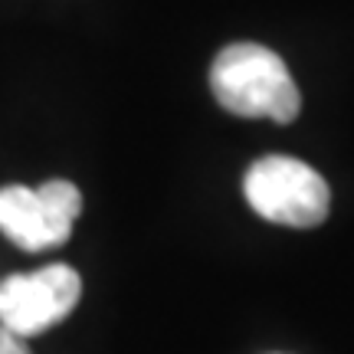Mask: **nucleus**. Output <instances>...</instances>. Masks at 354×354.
Wrapping results in <instances>:
<instances>
[{
  "label": "nucleus",
  "mask_w": 354,
  "mask_h": 354,
  "mask_svg": "<svg viewBox=\"0 0 354 354\" xmlns=\"http://www.w3.org/2000/svg\"><path fill=\"white\" fill-rule=\"evenodd\" d=\"M0 230L26 253L63 246L73 233L50 214L37 187H20V184L0 187Z\"/></svg>",
  "instance_id": "20e7f679"
},
{
  "label": "nucleus",
  "mask_w": 354,
  "mask_h": 354,
  "mask_svg": "<svg viewBox=\"0 0 354 354\" xmlns=\"http://www.w3.org/2000/svg\"><path fill=\"white\" fill-rule=\"evenodd\" d=\"M0 354H30V351H26L24 338L10 335L7 328H0Z\"/></svg>",
  "instance_id": "39448f33"
},
{
  "label": "nucleus",
  "mask_w": 354,
  "mask_h": 354,
  "mask_svg": "<svg viewBox=\"0 0 354 354\" xmlns=\"http://www.w3.org/2000/svg\"><path fill=\"white\" fill-rule=\"evenodd\" d=\"M214 99L240 118H272L289 125L299 118L302 95L286 63L269 46L233 43L216 53L210 66Z\"/></svg>",
  "instance_id": "f257e3e1"
},
{
  "label": "nucleus",
  "mask_w": 354,
  "mask_h": 354,
  "mask_svg": "<svg viewBox=\"0 0 354 354\" xmlns=\"http://www.w3.org/2000/svg\"><path fill=\"white\" fill-rule=\"evenodd\" d=\"M243 194L250 207L269 223L295 230L318 227L331 207V190L325 177L289 154L259 158L243 177Z\"/></svg>",
  "instance_id": "f03ea898"
},
{
  "label": "nucleus",
  "mask_w": 354,
  "mask_h": 354,
  "mask_svg": "<svg viewBox=\"0 0 354 354\" xmlns=\"http://www.w3.org/2000/svg\"><path fill=\"white\" fill-rule=\"evenodd\" d=\"M82 295V279L73 266L53 263L37 272L7 276L0 282V328L30 338L59 325Z\"/></svg>",
  "instance_id": "7ed1b4c3"
}]
</instances>
